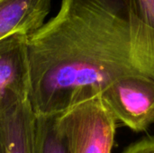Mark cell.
I'll return each instance as SVG.
<instances>
[{
  "mask_svg": "<svg viewBox=\"0 0 154 153\" xmlns=\"http://www.w3.org/2000/svg\"><path fill=\"white\" fill-rule=\"evenodd\" d=\"M117 123L135 133L154 124V79L143 75L120 77L100 93Z\"/></svg>",
  "mask_w": 154,
  "mask_h": 153,
  "instance_id": "3",
  "label": "cell"
},
{
  "mask_svg": "<svg viewBox=\"0 0 154 153\" xmlns=\"http://www.w3.org/2000/svg\"><path fill=\"white\" fill-rule=\"evenodd\" d=\"M58 127L69 153H111L117 122L100 94L57 115Z\"/></svg>",
  "mask_w": 154,
  "mask_h": 153,
  "instance_id": "2",
  "label": "cell"
},
{
  "mask_svg": "<svg viewBox=\"0 0 154 153\" xmlns=\"http://www.w3.org/2000/svg\"><path fill=\"white\" fill-rule=\"evenodd\" d=\"M145 21L154 28V0H137Z\"/></svg>",
  "mask_w": 154,
  "mask_h": 153,
  "instance_id": "9",
  "label": "cell"
},
{
  "mask_svg": "<svg viewBox=\"0 0 154 153\" xmlns=\"http://www.w3.org/2000/svg\"><path fill=\"white\" fill-rule=\"evenodd\" d=\"M28 34L15 32L0 40V115L29 100Z\"/></svg>",
  "mask_w": 154,
  "mask_h": 153,
  "instance_id": "4",
  "label": "cell"
},
{
  "mask_svg": "<svg viewBox=\"0 0 154 153\" xmlns=\"http://www.w3.org/2000/svg\"><path fill=\"white\" fill-rule=\"evenodd\" d=\"M34 121L29 100L0 115V153H33Z\"/></svg>",
  "mask_w": 154,
  "mask_h": 153,
  "instance_id": "5",
  "label": "cell"
},
{
  "mask_svg": "<svg viewBox=\"0 0 154 153\" xmlns=\"http://www.w3.org/2000/svg\"><path fill=\"white\" fill-rule=\"evenodd\" d=\"M52 0H0V40L15 32L30 34L43 25Z\"/></svg>",
  "mask_w": 154,
  "mask_h": 153,
  "instance_id": "6",
  "label": "cell"
},
{
  "mask_svg": "<svg viewBox=\"0 0 154 153\" xmlns=\"http://www.w3.org/2000/svg\"><path fill=\"white\" fill-rule=\"evenodd\" d=\"M122 153H154V135H148L130 144Z\"/></svg>",
  "mask_w": 154,
  "mask_h": 153,
  "instance_id": "8",
  "label": "cell"
},
{
  "mask_svg": "<svg viewBox=\"0 0 154 153\" xmlns=\"http://www.w3.org/2000/svg\"><path fill=\"white\" fill-rule=\"evenodd\" d=\"M27 48L35 115H59L123 76L154 79V28L137 0H61Z\"/></svg>",
  "mask_w": 154,
  "mask_h": 153,
  "instance_id": "1",
  "label": "cell"
},
{
  "mask_svg": "<svg viewBox=\"0 0 154 153\" xmlns=\"http://www.w3.org/2000/svg\"><path fill=\"white\" fill-rule=\"evenodd\" d=\"M33 153H69L57 124V115H35Z\"/></svg>",
  "mask_w": 154,
  "mask_h": 153,
  "instance_id": "7",
  "label": "cell"
}]
</instances>
